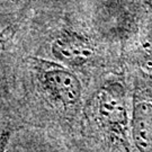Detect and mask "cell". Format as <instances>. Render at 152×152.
Returning a JSON list of instances; mask_svg holds the SVG:
<instances>
[{
	"instance_id": "obj_1",
	"label": "cell",
	"mask_w": 152,
	"mask_h": 152,
	"mask_svg": "<svg viewBox=\"0 0 152 152\" xmlns=\"http://www.w3.org/2000/svg\"><path fill=\"white\" fill-rule=\"evenodd\" d=\"M26 64L35 90L46 103L64 113L79 107L81 82L66 65L37 56L27 58Z\"/></svg>"
},
{
	"instance_id": "obj_2",
	"label": "cell",
	"mask_w": 152,
	"mask_h": 152,
	"mask_svg": "<svg viewBox=\"0 0 152 152\" xmlns=\"http://www.w3.org/2000/svg\"><path fill=\"white\" fill-rule=\"evenodd\" d=\"M91 115L94 122L109 140L126 141L127 113L124 89L120 83H107L95 94Z\"/></svg>"
},
{
	"instance_id": "obj_3",
	"label": "cell",
	"mask_w": 152,
	"mask_h": 152,
	"mask_svg": "<svg viewBox=\"0 0 152 152\" xmlns=\"http://www.w3.org/2000/svg\"><path fill=\"white\" fill-rule=\"evenodd\" d=\"M52 55L66 66L82 68L96 56V46L87 35L76 31H62L51 45Z\"/></svg>"
},
{
	"instance_id": "obj_4",
	"label": "cell",
	"mask_w": 152,
	"mask_h": 152,
	"mask_svg": "<svg viewBox=\"0 0 152 152\" xmlns=\"http://www.w3.org/2000/svg\"><path fill=\"white\" fill-rule=\"evenodd\" d=\"M133 141L140 152H152V105L136 104L132 120Z\"/></svg>"
},
{
	"instance_id": "obj_5",
	"label": "cell",
	"mask_w": 152,
	"mask_h": 152,
	"mask_svg": "<svg viewBox=\"0 0 152 152\" xmlns=\"http://www.w3.org/2000/svg\"><path fill=\"white\" fill-rule=\"evenodd\" d=\"M16 33L17 25H15V24L8 25L7 27L2 28L0 31V60L2 59L5 52L9 48V45H10L12 38L15 37Z\"/></svg>"
},
{
	"instance_id": "obj_6",
	"label": "cell",
	"mask_w": 152,
	"mask_h": 152,
	"mask_svg": "<svg viewBox=\"0 0 152 152\" xmlns=\"http://www.w3.org/2000/svg\"><path fill=\"white\" fill-rule=\"evenodd\" d=\"M14 131L9 127L0 129V152H6Z\"/></svg>"
},
{
	"instance_id": "obj_7",
	"label": "cell",
	"mask_w": 152,
	"mask_h": 152,
	"mask_svg": "<svg viewBox=\"0 0 152 152\" xmlns=\"http://www.w3.org/2000/svg\"><path fill=\"white\" fill-rule=\"evenodd\" d=\"M147 48L149 49V51L152 53V31H150V32H149V35H148Z\"/></svg>"
},
{
	"instance_id": "obj_8",
	"label": "cell",
	"mask_w": 152,
	"mask_h": 152,
	"mask_svg": "<svg viewBox=\"0 0 152 152\" xmlns=\"http://www.w3.org/2000/svg\"><path fill=\"white\" fill-rule=\"evenodd\" d=\"M5 1H19V0H5Z\"/></svg>"
}]
</instances>
